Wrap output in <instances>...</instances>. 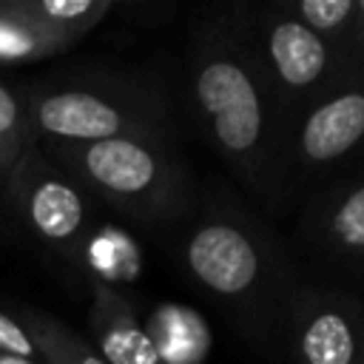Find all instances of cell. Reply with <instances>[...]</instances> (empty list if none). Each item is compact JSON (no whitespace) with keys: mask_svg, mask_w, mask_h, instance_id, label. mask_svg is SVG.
I'll list each match as a JSON object with an SVG mask.
<instances>
[{"mask_svg":"<svg viewBox=\"0 0 364 364\" xmlns=\"http://www.w3.org/2000/svg\"><path fill=\"white\" fill-rule=\"evenodd\" d=\"M179 228L182 276L233 321L247 344L284 355L293 296L304 279L273 228L219 182L199 191L193 216Z\"/></svg>","mask_w":364,"mask_h":364,"instance_id":"6da1fadb","label":"cell"},{"mask_svg":"<svg viewBox=\"0 0 364 364\" xmlns=\"http://www.w3.org/2000/svg\"><path fill=\"white\" fill-rule=\"evenodd\" d=\"M188 108L199 136L256 199L259 208H287L282 145L287 117L256 71L228 9L193 23L185 57Z\"/></svg>","mask_w":364,"mask_h":364,"instance_id":"7a4b0ae2","label":"cell"},{"mask_svg":"<svg viewBox=\"0 0 364 364\" xmlns=\"http://www.w3.org/2000/svg\"><path fill=\"white\" fill-rule=\"evenodd\" d=\"M51 162L82 191L154 228L185 225L199 185L171 136H111L82 145H46Z\"/></svg>","mask_w":364,"mask_h":364,"instance_id":"3957f363","label":"cell"},{"mask_svg":"<svg viewBox=\"0 0 364 364\" xmlns=\"http://www.w3.org/2000/svg\"><path fill=\"white\" fill-rule=\"evenodd\" d=\"M23 105L34 139L46 145H82L131 134L171 136V105L156 80H82L28 91Z\"/></svg>","mask_w":364,"mask_h":364,"instance_id":"277c9868","label":"cell"},{"mask_svg":"<svg viewBox=\"0 0 364 364\" xmlns=\"http://www.w3.org/2000/svg\"><path fill=\"white\" fill-rule=\"evenodd\" d=\"M228 17L287 119L350 74H358L282 0L239 3L228 9Z\"/></svg>","mask_w":364,"mask_h":364,"instance_id":"5b68a950","label":"cell"},{"mask_svg":"<svg viewBox=\"0 0 364 364\" xmlns=\"http://www.w3.org/2000/svg\"><path fill=\"white\" fill-rule=\"evenodd\" d=\"M364 165V71L350 74L287 119L282 179L287 205Z\"/></svg>","mask_w":364,"mask_h":364,"instance_id":"8992f818","label":"cell"},{"mask_svg":"<svg viewBox=\"0 0 364 364\" xmlns=\"http://www.w3.org/2000/svg\"><path fill=\"white\" fill-rule=\"evenodd\" d=\"M284 355L293 364H364V299L341 284L301 282L287 318Z\"/></svg>","mask_w":364,"mask_h":364,"instance_id":"52a82bcc","label":"cell"},{"mask_svg":"<svg viewBox=\"0 0 364 364\" xmlns=\"http://www.w3.org/2000/svg\"><path fill=\"white\" fill-rule=\"evenodd\" d=\"M296 245L318 267L364 287V165L304 199Z\"/></svg>","mask_w":364,"mask_h":364,"instance_id":"ba28073f","label":"cell"},{"mask_svg":"<svg viewBox=\"0 0 364 364\" xmlns=\"http://www.w3.org/2000/svg\"><path fill=\"white\" fill-rule=\"evenodd\" d=\"M28 230L63 253H82L88 242V202L82 188L40 154H26L9 173Z\"/></svg>","mask_w":364,"mask_h":364,"instance_id":"9c48e42d","label":"cell"},{"mask_svg":"<svg viewBox=\"0 0 364 364\" xmlns=\"http://www.w3.org/2000/svg\"><path fill=\"white\" fill-rule=\"evenodd\" d=\"M88 324L105 364H165L131 301L105 282L94 284Z\"/></svg>","mask_w":364,"mask_h":364,"instance_id":"30bf717a","label":"cell"},{"mask_svg":"<svg viewBox=\"0 0 364 364\" xmlns=\"http://www.w3.org/2000/svg\"><path fill=\"white\" fill-rule=\"evenodd\" d=\"M282 6L318 34L353 71L355 68V23L358 0H282Z\"/></svg>","mask_w":364,"mask_h":364,"instance_id":"8fae6325","label":"cell"},{"mask_svg":"<svg viewBox=\"0 0 364 364\" xmlns=\"http://www.w3.org/2000/svg\"><path fill=\"white\" fill-rule=\"evenodd\" d=\"M20 6L37 26L68 46H74L117 9L114 0H20Z\"/></svg>","mask_w":364,"mask_h":364,"instance_id":"7c38bea8","label":"cell"},{"mask_svg":"<svg viewBox=\"0 0 364 364\" xmlns=\"http://www.w3.org/2000/svg\"><path fill=\"white\" fill-rule=\"evenodd\" d=\"M65 48L71 46L37 26L20 0H0V63H28Z\"/></svg>","mask_w":364,"mask_h":364,"instance_id":"4fadbf2b","label":"cell"},{"mask_svg":"<svg viewBox=\"0 0 364 364\" xmlns=\"http://www.w3.org/2000/svg\"><path fill=\"white\" fill-rule=\"evenodd\" d=\"M23 327L43 364H105L88 341H82L74 330H68L63 321L51 316L31 313Z\"/></svg>","mask_w":364,"mask_h":364,"instance_id":"5bb4252c","label":"cell"},{"mask_svg":"<svg viewBox=\"0 0 364 364\" xmlns=\"http://www.w3.org/2000/svg\"><path fill=\"white\" fill-rule=\"evenodd\" d=\"M34 134L23 100L0 82V173H11L26 154L34 151Z\"/></svg>","mask_w":364,"mask_h":364,"instance_id":"9a60e30c","label":"cell"},{"mask_svg":"<svg viewBox=\"0 0 364 364\" xmlns=\"http://www.w3.org/2000/svg\"><path fill=\"white\" fill-rule=\"evenodd\" d=\"M0 353H11V355H23V358L37 355L26 327L20 321H14L11 316H6V313H0Z\"/></svg>","mask_w":364,"mask_h":364,"instance_id":"2e32d148","label":"cell"},{"mask_svg":"<svg viewBox=\"0 0 364 364\" xmlns=\"http://www.w3.org/2000/svg\"><path fill=\"white\" fill-rule=\"evenodd\" d=\"M355 68L364 71V0H358V23H355Z\"/></svg>","mask_w":364,"mask_h":364,"instance_id":"e0dca14e","label":"cell"},{"mask_svg":"<svg viewBox=\"0 0 364 364\" xmlns=\"http://www.w3.org/2000/svg\"><path fill=\"white\" fill-rule=\"evenodd\" d=\"M0 364H40V361L23 358V355H11V353H0Z\"/></svg>","mask_w":364,"mask_h":364,"instance_id":"ac0fdd59","label":"cell"}]
</instances>
